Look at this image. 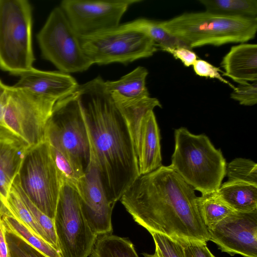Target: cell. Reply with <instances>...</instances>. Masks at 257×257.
I'll return each instance as SVG.
<instances>
[{"instance_id":"obj_24","label":"cell","mask_w":257,"mask_h":257,"mask_svg":"<svg viewBox=\"0 0 257 257\" xmlns=\"http://www.w3.org/2000/svg\"><path fill=\"white\" fill-rule=\"evenodd\" d=\"M91 257H139L128 239L111 234L98 236Z\"/></svg>"},{"instance_id":"obj_17","label":"cell","mask_w":257,"mask_h":257,"mask_svg":"<svg viewBox=\"0 0 257 257\" xmlns=\"http://www.w3.org/2000/svg\"><path fill=\"white\" fill-rule=\"evenodd\" d=\"M160 134L153 110L143 118L137 151L140 175L150 173L161 166Z\"/></svg>"},{"instance_id":"obj_8","label":"cell","mask_w":257,"mask_h":257,"mask_svg":"<svg viewBox=\"0 0 257 257\" xmlns=\"http://www.w3.org/2000/svg\"><path fill=\"white\" fill-rule=\"evenodd\" d=\"M82 50L93 64H127L153 56L158 48L143 32L125 23L92 35L80 36Z\"/></svg>"},{"instance_id":"obj_7","label":"cell","mask_w":257,"mask_h":257,"mask_svg":"<svg viewBox=\"0 0 257 257\" xmlns=\"http://www.w3.org/2000/svg\"><path fill=\"white\" fill-rule=\"evenodd\" d=\"M17 176L29 199L54 219L63 182L47 141L27 149Z\"/></svg>"},{"instance_id":"obj_12","label":"cell","mask_w":257,"mask_h":257,"mask_svg":"<svg viewBox=\"0 0 257 257\" xmlns=\"http://www.w3.org/2000/svg\"><path fill=\"white\" fill-rule=\"evenodd\" d=\"M142 0H64L60 7L80 36L92 35L119 26L131 5Z\"/></svg>"},{"instance_id":"obj_4","label":"cell","mask_w":257,"mask_h":257,"mask_svg":"<svg viewBox=\"0 0 257 257\" xmlns=\"http://www.w3.org/2000/svg\"><path fill=\"white\" fill-rule=\"evenodd\" d=\"M160 24L191 49L244 43L253 39L257 31V18L228 17L206 11L185 13L160 21Z\"/></svg>"},{"instance_id":"obj_36","label":"cell","mask_w":257,"mask_h":257,"mask_svg":"<svg viewBox=\"0 0 257 257\" xmlns=\"http://www.w3.org/2000/svg\"><path fill=\"white\" fill-rule=\"evenodd\" d=\"M166 52L172 54L175 59H179L186 67L193 65L197 59L196 54L187 46H179Z\"/></svg>"},{"instance_id":"obj_37","label":"cell","mask_w":257,"mask_h":257,"mask_svg":"<svg viewBox=\"0 0 257 257\" xmlns=\"http://www.w3.org/2000/svg\"><path fill=\"white\" fill-rule=\"evenodd\" d=\"M10 87L0 79V133H10L5 125L4 116L9 98Z\"/></svg>"},{"instance_id":"obj_27","label":"cell","mask_w":257,"mask_h":257,"mask_svg":"<svg viewBox=\"0 0 257 257\" xmlns=\"http://www.w3.org/2000/svg\"><path fill=\"white\" fill-rule=\"evenodd\" d=\"M3 203L14 217L32 232L50 244L46 232L29 211L13 184L6 201Z\"/></svg>"},{"instance_id":"obj_18","label":"cell","mask_w":257,"mask_h":257,"mask_svg":"<svg viewBox=\"0 0 257 257\" xmlns=\"http://www.w3.org/2000/svg\"><path fill=\"white\" fill-rule=\"evenodd\" d=\"M29 147L10 133H0V196L5 202Z\"/></svg>"},{"instance_id":"obj_5","label":"cell","mask_w":257,"mask_h":257,"mask_svg":"<svg viewBox=\"0 0 257 257\" xmlns=\"http://www.w3.org/2000/svg\"><path fill=\"white\" fill-rule=\"evenodd\" d=\"M32 9L27 0H0V69L20 76L33 68Z\"/></svg>"},{"instance_id":"obj_25","label":"cell","mask_w":257,"mask_h":257,"mask_svg":"<svg viewBox=\"0 0 257 257\" xmlns=\"http://www.w3.org/2000/svg\"><path fill=\"white\" fill-rule=\"evenodd\" d=\"M125 24L143 32L155 43L157 47L164 51L167 52L179 46H187L165 30L160 25V21L140 18Z\"/></svg>"},{"instance_id":"obj_15","label":"cell","mask_w":257,"mask_h":257,"mask_svg":"<svg viewBox=\"0 0 257 257\" xmlns=\"http://www.w3.org/2000/svg\"><path fill=\"white\" fill-rule=\"evenodd\" d=\"M78 86L76 79L68 73L40 70L33 67L22 74L13 86L28 89L58 101L75 92Z\"/></svg>"},{"instance_id":"obj_19","label":"cell","mask_w":257,"mask_h":257,"mask_svg":"<svg viewBox=\"0 0 257 257\" xmlns=\"http://www.w3.org/2000/svg\"><path fill=\"white\" fill-rule=\"evenodd\" d=\"M110 94L126 121L137 155L143 118L148 111L156 107H162V104L157 98L150 96L128 99L116 92Z\"/></svg>"},{"instance_id":"obj_6","label":"cell","mask_w":257,"mask_h":257,"mask_svg":"<svg viewBox=\"0 0 257 257\" xmlns=\"http://www.w3.org/2000/svg\"><path fill=\"white\" fill-rule=\"evenodd\" d=\"M45 140L85 173L90 159V142L75 91L55 103L46 124Z\"/></svg>"},{"instance_id":"obj_34","label":"cell","mask_w":257,"mask_h":257,"mask_svg":"<svg viewBox=\"0 0 257 257\" xmlns=\"http://www.w3.org/2000/svg\"><path fill=\"white\" fill-rule=\"evenodd\" d=\"M193 70L198 76L217 79L219 81L229 85L232 89L235 86L225 79L220 72L223 73L219 68L216 67L209 62L202 59H197L193 65Z\"/></svg>"},{"instance_id":"obj_1","label":"cell","mask_w":257,"mask_h":257,"mask_svg":"<svg viewBox=\"0 0 257 257\" xmlns=\"http://www.w3.org/2000/svg\"><path fill=\"white\" fill-rule=\"evenodd\" d=\"M195 191L170 166L162 165L140 175L119 200L134 221L150 233L207 242L208 232Z\"/></svg>"},{"instance_id":"obj_14","label":"cell","mask_w":257,"mask_h":257,"mask_svg":"<svg viewBox=\"0 0 257 257\" xmlns=\"http://www.w3.org/2000/svg\"><path fill=\"white\" fill-rule=\"evenodd\" d=\"M75 190L79 195L82 213L91 231L98 236L111 234V215L114 205L106 197L91 148L89 164Z\"/></svg>"},{"instance_id":"obj_3","label":"cell","mask_w":257,"mask_h":257,"mask_svg":"<svg viewBox=\"0 0 257 257\" xmlns=\"http://www.w3.org/2000/svg\"><path fill=\"white\" fill-rule=\"evenodd\" d=\"M171 167L195 190L205 194L217 191L226 175V162L204 134L181 127L174 132Z\"/></svg>"},{"instance_id":"obj_9","label":"cell","mask_w":257,"mask_h":257,"mask_svg":"<svg viewBox=\"0 0 257 257\" xmlns=\"http://www.w3.org/2000/svg\"><path fill=\"white\" fill-rule=\"evenodd\" d=\"M37 37L42 57L60 71L82 72L92 65L82 50L79 36L60 7L52 11Z\"/></svg>"},{"instance_id":"obj_31","label":"cell","mask_w":257,"mask_h":257,"mask_svg":"<svg viewBox=\"0 0 257 257\" xmlns=\"http://www.w3.org/2000/svg\"><path fill=\"white\" fill-rule=\"evenodd\" d=\"M155 244V253L159 257H184L181 245L177 240L165 235L151 233Z\"/></svg>"},{"instance_id":"obj_28","label":"cell","mask_w":257,"mask_h":257,"mask_svg":"<svg viewBox=\"0 0 257 257\" xmlns=\"http://www.w3.org/2000/svg\"><path fill=\"white\" fill-rule=\"evenodd\" d=\"M226 175L228 181L244 182L257 185V165L254 161L237 158L226 166Z\"/></svg>"},{"instance_id":"obj_29","label":"cell","mask_w":257,"mask_h":257,"mask_svg":"<svg viewBox=\"0 0 257 257\" xmlns=\"http://www.w3.org/2000/svg\"><path fill=\"white\" fill-rule=\"evenodd\" d=\"M12 184L34 218L46 232L49 239L50 244L59 251L54 219L43 213L29 199L20 188L17 176L14 180Z\"/></svg>"},{"instance_id":"obj_13","label":"cell","mask_w":257,"mask_h":257,"mask_svg":"<svg viewBox=\"0 0 257 257\" xmlns=\"http://www.w3.org/2000/svg\"><path fill=\"white\" fill-rule=\"evenodd\" d=\"M207 230L209 240L222 252L257 257V210L234 211Z\"/></svg>"},{"instance_id":"obj_33","label":"cell","mask_w":257,"mask_h":257,"mask_svg":"<svg viewBox=\"0 0 257 257\" xmlns=\"http://www.w3.org/2000/svg\"><path fill=\"white\" fill-rule=\"evenodd\" d=\"M230 97L242 105L252 106L257 103V82L238 84L230 93Z\"/></svg>"},{"instance_id":"obj_11","label":"cell","mask_w":257,"mask_h":257,"mask_svg":"<svg viewBox=\"0 0 257 257\" xmlns=\"http://www.w3.org/2000/svg\"><path fill=\"white\" fill-rule=\"evenodd\" d=\"M61 257H88L98 235L89 226L81 210L79 195L63 183L54 219Z\"/></svg>"},{"instance_id":"obj_40","label":"cell","mask_w":257,"mask_h":257,"mask_svg":"<svg viewBox=\"0 0 257 257\" xmlns=\"http://www.w3.org/2000/svg\"><path fill=\"white\" fill-rule=\"evenodd\" d=\"M4 207V203L3 202L1 197L0 196V213L2 211L3 208Z\"/></svg>"},{"instance_id":"obj_35","label":"cell","mask_w":257,"mask_h":257,"mask_svg":"<svg viewBox=\"0 0 257 257\" xmlns=\"http://www.w3.org/2000/svg\"><path fill=\"white\" fill-rule=\"evenodd\" d=\"M176 240L181 245L184 257H216L209 249L205 242L186 239Z\"/></svg>"},{"instance_id":"obj_26","label":"cell","mask_w":257,"mask_h":257,"mask_svg":"<svg viewBox=\"0 0 257 257\" xmlns=\"http://www.w3.org/2000/svg\"><path fill=\"white\" fill-rule=\"evenodd\" d=\"M197 204L201 217L207 229L234 211L219 198L216 191L198 197Z\"/></svg>"},{"instance_id":"obj_32","label":"cell","mask_w":257,"mask_h":257,"mask_svg":"<svg viewBox=\"0 0 257 257\" xmlns=\"http://www.w3.org/2000/svg\"><path fill=\"white\" fill-rule=\"evenodd\" d=\"M11 257H48L18 236L6 230Z\"/></svg>"},{"instance_id":"obj_38","label":"cell","mask_w":257,"mask_h":257,"mask_svg":"<svg viewBox=\"0 0 257 257\" xmlns=\"http://www.w3.org/2000/svg\"><path fill=\"white\" fill-rule=\"evenodd\" d=\"M1 212L0 213V257H11L6 239V228L1 216Z\"/></svg>"},{"instance_id":"obj_10","label":"cell","mask_w":257,"mask_h":257,"mask_svg":"<svg viewBox=\"0 0 257 257\" xmlns=\"http://www.w3.org/2000/svg\"><path fill=\"white\" fill-rule=\"evenodd\" d=\"M57 102L11 86L4 116L7 130L28 147L45 141L46 124Z\"/></svg>"},{"instance_id":"obj_2","label":"cell","mask_w":257,"mask_h":257,"mask_svg":"<svg viewBox=\"0 0 257 257\" xmlns=\"http://www.w3.org/2000/svg\"><path fill=\"white\" fill-rule=\"evenodd\" d=\"M104 83L98 76L75 92L104 191L114 205L140 174L126 121Z\"/></svg>"},{"instance_id":"obj_20","label":"cell","mask_w":257,"mask_h":257,"mask_svg":"<svg viewBox=\"0 0 257 257\" xmlns=\"http://www.w3.org/2000/svg\"><path fill=\"white\" fill-rule=\"evenodd\" d=\"M216 193L219 198L234 211L257 210V185L227 181L221 184Z\"/></svg>"},{"instance_id":"obj_39","label":"cell","mask_w":257,"mask_h":257,"mask_svg":"<svg viewBox=\"0 0 257 257\" xmlns=\"http://www.w3.org/2000/svg\"><path fill=\"white\" fill-rule=\"evenodd\" d=\"M143 254L144 257H159L155 252L153 254L147 253H144Z\"/></svg>"},{"instance_id":"obj_21","label":"cell","mask_w":257,"mask_h":257,"mask_svg":"<svg viewBox=\"0 0 257 257\" xmlns=\"http://www.w3.org/2000/svg\"><path fill=\"white\" fill-rule=\"evenodd\" d=\"M148 74L147 68L138 66L116 81H104V86L109 93L116 92L128 99L149 97L146 82Z\"/></svg>"},{"instance_id":"obj_30","label":"cell","mask_w":257,"mask_h":257,"mask_svg":"<svg viewBox=\"0 0 257 257\" xmlns=\"http://www.w3.org/2000/svg\"><path fill=\"white\" fill-rule=\"evenodd\" d=\"M50 147L52 158L63 183L68 184L75 189L84 173L78 170L61 152L50 145Z\"/></svg>"},{"instance_id":"obj_23","label":"cell","mask_w":257,"mask_h":257,"mask_svg":"<svg viewBox=\"0 0 257 257\" xmlns=\"http://www.w3.org/2000/svg\"><path fill=\"white\" fill-rule=\"evenodd\" d=\"M205 11L232 17L257 18L256 0H200Z\"/></svg>"},{"instance_id":"obj_22","label":"cell","mask_w":257,"mask_h":257,"mask_svg":"<svg viewBox=\"0 0 257 257\" xmlns=\"http://www.w3.org/2000/svg\"><path fill=\"white\" fill-rule=\"evenodd\" d=\"M1 216L7 231L18 236L48 257H61L58 250L36 235L14 217L5 205L1 212Z\"/></svg>"},{"instance_id":"obj_16","label":"cell","mask_w":257,"mask_h":257,"mask_svg":"<svg viewBox=\"0 0 257 257\" xmlns=\"http://www.w3.org/2000/svg\"><path fill=\"white\" fill-rule=\"evenodd\" d=\"M222 75L238 84L257 80V45L241 43L232 46L220 63Z\"/></svg>"}]
</instances>
